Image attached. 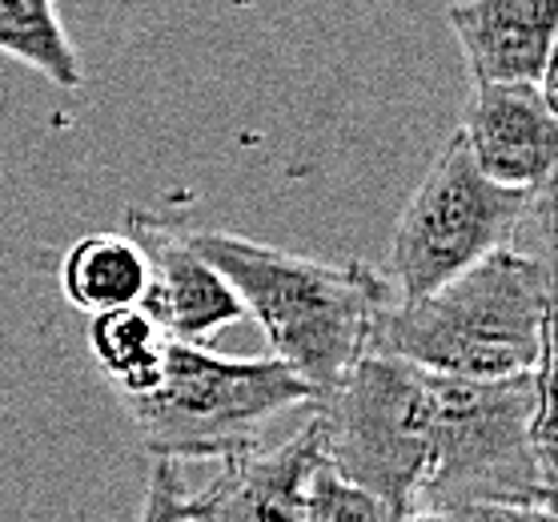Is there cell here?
Returning a JSON list of instances; mask_svg holds the SVG:
<instances>
[{
  "instance_id": "11",
  "label": "cell",
  "mask_w": 558,
  "mask_h": 522,
  "mask_svg": "<svg viewBox=\"0 0 558 522\" xmlns=\"http://www.w3.org/2000/svg\"><path fill=\"white\" fill-rule=\"evenodd\" d=\"M149 286V262L129 233L97 230L76 238L61 257V293L81 314L137 306Z\"/></svg>"
},
{
  "instance_id": "16",
  "label": "cell",
  "mask_w": 558,
  "mask_h": 522,
  "mask_svg": "<svg viewBox=\"0 0 558 522\" xmlns=\"http://www.w3.org/2000/svg\"><path fill=\"white\" fill-rule=\"evenodd\" d=\"M393 522H555V507H510V502H466V507L410 510Z\"/></svg>"
},
{
  "instance_id": "13",
  "label": "cell",
  "mask_w": 558,
  "mask_h": 522,
  "mask_svg": "<svg viewBox=\"0 0 558 522\" xmlns=\"http://www.w3.org/2000/svg\"><path fill=\"white\" fill-rule=\"evenodd\" d=\"M0 57H13L64 93L85 85V64L57 0H0Z\"/></svg>"
},
{
  "instance_id": "10",
  "label": "cell",
  "mask_w": 558,
  "mask_h": 522,
  "mask_svg": "<svg viewBox=\"0 0 558 522\" xmlns=\"http://www.w3.org/2000/svg\"><path fill=\"white\" fill-rule=\"evenodd\" d=\"M446 25L474 85H543L555 93V0H454Z\"/></svg>"
},
{
  "instance_id": "15",
  "label": "cell",
  "mask_w": 558,
  "mask_h": 522,
  "mask_svg": "<svg viewBox=\"0 0 558 522\" xmlns=\"http://www.w3.org/2000/svg\"><path fill=\"white\" fill-rule=\"evenodd\" d=\"M137 522H190V495L181 486V471L173 459L149 462V483Z\"/></svg>"
},
{
  "instance_id": "12",
  "label": "cell",
  "mask_w": 558,
  "mask_h": 522,
  "mask_svg": "<svg viewBox=\"0 0 558 522\" xmlns=\"http://www.w3.org/2000/svg\"><path fill=\"white\" fill-rule=\"evenodd\" d=\"M166 350L169 333L157 326V318L141 302L137 306L93 314L89 354L105 374V383L113 386L117 398L153 390L157 378H161V366H166Z\"/></svg>"
},
{
  "instance_id": "9",
  "label": "cell",
  "mask_w": 558,
  "mask_h": 522,
  "mask_svg": "<svg viewBox=\"0 0 558 522\" xmlns=\"http://www.w3.org/2000/svg\"><path fill=\"white\" fill-rule=\"evenodd\" d=\"M322 462L314 418L278 446L229 454L214 483L190 495V522H305V490Z\"/></svg>"
},
{
  "instance_id": "3",
  "label": "cell",
  "mask_w": 558,
  "mask_h": 522,
  "mask_svg": "<svg viewBox=\"0 0 558 522\" xmlns=\"http://www.w3.org/2000/svg\"><path fill=\"white\" fill-rule=\"evenodd\" d=\"M434 450L414 510L510 502L555 507L550 354L514 378L430 374Z\"/></svg>"
},
{
  "instance_id": "2",
  "label": "cell",
  "mask_w": 558,
  "mask_h": 522,
  "mask_svg": "<svg viewBox=\"0 0 558 522\" xmlns=\"http://www.w3.org/2000/svg\"><path fill=\"white\" fill-rule=\"evenodd\" d=\"M550 262L514 245L486 254L414 302H390L369 326V354L446 378H514L550 354Z\"/></svg>"
},
{
  "instance_id": "8",
  "label": "cell",
  "mask_w": 558,
  "mask_h": 522,
  "mask_svg": "<svg viewBox=\"0 0 558 522\" xmlns=\"http://www.w3.org/2000/svg\"><path fill=\"white\" fill-rule=\"evenodd\" d=\"M125 221L129 238L145 250L149 262V286L141 306L149 309L173 342L209 345V338L245 318L242 302L221 278V269L193 250L190 230L145 209H129Z\"/></svg>"
},
{
  "instance_id": "14",
  "label": "cell",
  "mask_w": 558,
  "mask_h": 522,
  "mask_svg": "<svg viewBox=\"0 0 558 522\" xmlns=\"http://www.w3.org/2000/svg\"><path fill=\"white\" fill-rule=\"evenodd\" d=\"M305 522H393V514L374 495L338 478L322 462L305 490Z\"/></svg>"
},
{
  "instance_id": "1",
  "label": "cell",
  "mask_w": 558,
  "mask_h": 522,
  "mask_svg": "<svg viewBox=\"0 0 558 522\" xmlns=\"http://www.w3.org/2000/svg\"><path fill=\"white\" fill-rule=\"evenodd\" d=\"M193 250L221 269L245 318H254L281 366L314 402L366 354L369 326L398 302L393 281L366 262H314L233 230H190Z\"/></svg>"
},
{
  "instance_id": "4",
  "label": "cell",
  "mask_w": 558,
  "mask_h": 522,
  "mask_svg": "<svg viewBox=\"0 0 558 522\" xmlns=\"http://www.w3.org/2000/svg\"><path fill=\"white\" fill-rule=\"evenodd\" d=\"M153 459H229L262 446L269 422L310 410V386L278 357H221L169 338L153 390L117 398Z\"/></svg>"
},
{
  "instance_id": "5",
  "label": "cell",
  "mask_w": 558,
  "mask_h": 522,
  "mask_svg": "<svg viewBox=\"0 0 558 522\" xmlns=\"http://www.w3.org/2000/svg\"><path fill=\"white\" fill-rule=\"evenodd\" d=\"M310 418L322 434V459L338 478L362 486L393 519L414 510L434 450L426 369L366 350L330 394L310 406Z\"/></svg>"
},
{
  "instance_id": "6",
  "label": "cell",
  "mask_w": 558,
  "mask_h": 522,
  "mask_svg": "<svg viewBox=\"0 0 558 522\" xmlns=\"http://www.w3.org/2000/svg\"><path fill=\"white\" fill-rule=\"evenodd\" d=\"M550 214V190L522 193L495 185L470 161L458 133L434 157L393 226L390 269L398 302L438 290L486 254L514 245L531 217Z\"/></svg>"
},
{
  "instance_id": "7",
  "label": "cell",
  "mask_w": 558,
  "mask_h": 522,
  "mask_svg": "<svg viewBox=\"0 0 558 522\" xmlns=\"http://www.w3.org/2000/svg\"><path fill=\"white\" fill-rule=\"evenodd\" d=\"M470 161L495 185L546 193L558 161L555 97L543 85H474L458 117Z\"/></svg>"
}]
</instances>
